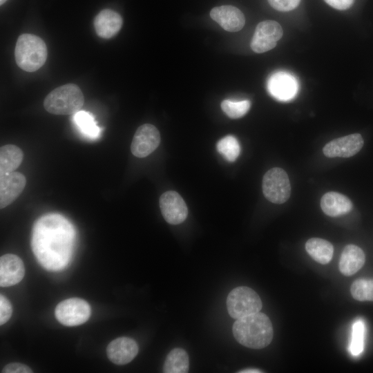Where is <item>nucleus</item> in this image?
<instances>
[{"mask_svg":"<svg viewBox=\"0 0 373 373\" xmlns=\"http://www.w3.org/2000/svg\"><path fill=\"white\" fill-rule=\"evenodd\" d=\"M23 158L22 150L13 144H6L0 149V174L15 171Z\"/></svg>","mask_w":373,"mask_h":373,"instance_id":"aec40b11","label":"nucleus"},{"mask_svg":"<svg viewBox=\"0 0 373 373\" xmlns=\"http://www.w3.org/2000/svg\"><path fill=\"white\" fill-rule=\"evenodd\" d=\"M89 304L79 298H70L60 302L55 307L57 320L66 326H77L86 323L90 316Z\"/></svg>","mask_w":373,"mask_h":373,"instance_id":"0eeeda50","label":"nucleus"},{"mask_svg":"<svg viewBox=\"0 0 373 373\" xmlns=\"http://www.w3.org/2000/svg\"><path fill=\"white\" fill-rule=\"evenodd\" d=\"M75 240L73 224L60 214H45L33 225L32 250L39 264L49 271H59L68 265Z\"/></svg>","mask_w":373,"mask_h":373,"instance_id":"f257e3e1","label":"nucleus"},{"mask_svg":"<svg viewBox=\"0 0 373 373\" xmlns=\"http://www.w3.org/2000/svg\"><path fill=\"white\" fill-rule=\"evenodd\" d=\"M270 6L276 10L287 12L295 9L300 0H267Z\"/></svg>","mask_w":373,"mask_h":373,"instance_id":"cd10ccee","label":"nucleus"},{"mask_svg":"<svg viewBox=\"0 0 373 373\" xmlns=\"http://www.w3.org/2000/svg\"><path fill=\"white\" fill-rule=\"evenodd\" d=\"M84 103V95L79 86L67 84L52 90L46 97L44 106L54 115H72L80 111Z\"/></svg>","mask_w":373,"mask_h":373,"instance_id":"20e7f679","label":"nucleus"},{"mask_svg":"<svg viewBox=\"0 0 373 373\" xmlns=\"http://www.w3.org/2000/svg\"><path fill=\"white\" fill-rule=\"evenodd\" d=\"M249 100L233 101L224 99L221 103V108L230 118L238 119L244 116L249 110Z\"/></svg>","mask_w":373,"mask_h":373,"instance_id":"a878e982","label":"nucleus"},{"mask_svg":"<svg viewBox=\"0 0 373 373\" xmlns=\"http://www.w3.org/2000/svg\"><path fill=\"white\" fill-rule=\"evenodd\" d=\"M25 274L21 259L17 255L7 254L0 258V286L10 287L19 283Z\"/></svg>","mask_w":373,"mask_h":373,"instance_id":"2eb2a0df","label":"nucleus"},{"mask_svg":"<svg viewBox=\"0 0 373 373\" xmlns=\"http://www.w3.org/2000/svg\"><path fill=\"white\" fill-rule=\"evenodd\" d=\"M238 372L240 373H258V372H262V371L258 369L250 368V369H245V370H240Z\"/></svg>","mask_w":373,"mask_h":373,"instance_id":"2f4dec72","label":"nucleus"},{"mask_svg":"<svg viewBox=\"0 0 373 373\" xmlns=\"http://www.w3.org/2000/svg\"><path fill=\"white\" fill-rule=\"evenodd\" d=\"M365 256L363 251L356 245L345 247L339 261V270L345 276L354 274L364 265Z\"/></svg>","mask_w":373,"mask_h":373,"instance_id":"6ab92c4d","label":"nucleus"},{"mask_svg":"<svg viewBox=\"0 0 373 373\" xmlns=\"http://www.w3.org/2000/svg\"><path fill=\"white\" fill-rule=\"evenodd\" d=\"M138 345L128 337H119L112 341L106 348L108 359L117 365L130 363L138 353Z\"/></svg>","mask_w":373,"mask_h":373,"instance_id":"4468645a","label":"nucleus"},{"mask_svg":"<svg viewBox=\"0 0 373 373\" xmlns=\"http://www.w3.org/2000/svg\"><path fill=\"white\" fill-rule=\"evenodd\" d=\"M363 144L362 136L354 133L330 141L323 147V151L328 157H349L356 155Z\"/></svg>","mask_w":373,"mask_h":373,"instance_id":"f8f14e48","label":"nucleus"},{"mask_svg":"<svg viewBox=\"0 0 373 373\" xmlns=\"http://www.w3.org/2000/svg\"><path fill=\"white\" fill-rule=\"evenodd\" d=\"M216 147L218 151L229 162H234L240 152L239 142L233 135H227L220 140Z\"/></svg>","mask_w":373,"mask_h":373,"instance_id":"b1692460","label":"nucleus"},{"mask_svg":"<svg viewBox=\"0 0 373 373\" xmlns=\"http://www.w3.org/2000/svg\"><path fill=\"white\" fill-rule=\"evenodd\" d=\"M73 121L79 131L90 138H97L100 133L92 114L87 111H79L73 115Z\"/></svg>","mask_w":373,"mask_h":373,"instance_id":"5701e85b","label":"nucleus"},{"mask_svg":"<svg viewBox=\"0 0 373 373\" xmlns=\"http://www.w3.org/2000/svg\"><path fill=\"white\" fill-rule=\"evenodd\" d=\"M305 249L314 260L323 265L330 262L334 253L333 245L318 238L309 239L305 244Z\"/></svg>","mask_w":373,"mask_h":373,"instance_id":"412c9836","label":"nucleus"},{"mask_svg":"<svg viewBox=\"0 0 373 373\" xmlns=\"http://www.w3.org/2000/svg\"><path fill=\"white\" fill-rule=\"evenodd\" d=\"M3 373H32V370L26 365L21 363H10L2 370Z\"/></svg>","mask_w":373,"mask_h":373,"instance_id":"c756f323","label":"nucleus"},{"mask_svg":"<svg viewBox=\"0 0 373 373\" xmlns=\"http://www.w3.org/2000/svg\"><path fill=\"white\" fill-rule=\"evenodd\" d=\"M262 303L258 294L248 287L233 289L227 298L229 314L235 319L259 312Z\"/></svg>","mask_w":373,"mask_h":373,"instance_id":"39448f33","label":"nucleus"},{"mask_svg":"<svg viewBox=\"0 0 373 373\" xmlns=\"http://www.w3.org/2000/svg\"><path fill=\"white\" fill-rule=\"evenodd\" d=\"M47 47L39 37L32 34H22L17 41L15 49V61L18 66L27 72L39 69L46 62Z\"/></svg>","mask_w":373,"mask_h":373,"instance_id":"7ed1b4c3","label":"nucleus"},{"mask_svg":"<svg viewBox=\"0 0 373 373\" xmlns=\"http://www.w3.org/2000/svg\"><path fill=\"white\" fill-rule=\"evenodd\" d=\"M160 135L151 124L141 125L136 130L131 145L132 153L137 157H145L159 146Z\"/></svg>","mask_w":373,"mask_h":373,"instance_id":"1a4fd4ad","label":"nucleus"},{"mask_svg":"<svg viewBox=\"0 0 373 373\" xmlns=\"http://www.w3.org/2000/svg\"><path fill=\"white\" fill-rule=\"evenodd\" d=\"M122 23L123 19L120 15L111 9L101 10L93 21L97 35L103 39L114 37L120 30Z\"/></svg>","mask_w":373,"mask_h":373,"instance_id":"f3484780","label":"nucleus"},{"mask_svg":"<svg viewBox=\"0 0 373 373\" xmlns=\"http://www.w3.org/2000/svg\"><path fill=\"white\" fill-rule=\"evenodd\" d=\"M269 94L276 99L282 102L291 100L298 90V83L296 77L286 71H278L272 74L267 81Z\"/></svg>","mask_w":373,"mask_h":373,"instance_id":"9d476101","label":"nucleus"},{"mask_svg":"<svg viewBox=\"0 0 373 373\" xmlns=\"http://www.w3.org/2000/svg\"><path fill=\"white\" fill-rule=\"evenodd\" d=\"M189 369V356L184 350L174 348L167 354L163 366L164 373H186Z\"/></svg>","mask_w":373,"mask_h":373,"instance_id":"4be33fe9","label":"nucleus"},{"mask_svg":"<svg viewBox=\"0 0 373 373\" xmlns=\"http://www.w3.org/2000/svg\"><path fill=\"white\" fill-rule=\"evenodd\" d=\"M365 325L362 321L358 320L352 326V340L350 351L354 356L359 355L363 350Z\"/></svg>","mask_w":373,"mask_h":373,"instance_id":"bb28decb","label":"nucleus"},{"mask_svg":"<svg viewBox=\"0 0 373 373\" xmlns=\"http://www.w3.org/2000/svg\"><path fill=\"white\" fill-rule=\"evenodd\" d=\"M159 203L162 216L168 223L178 224L186 220L187 207L178 192L169 191L162 193Z\"/></svg>","mask_w":373,"mask_h":373,"instance_id":"9b49d317","label":"nucleus"},{"mask_svg":"<svg viewBox=\"0 0 373 373\" xmlns=\"http://www.w3.org/2000/svg\"><path fill=\"white\" fill-rule=\"evenodd\" d=\"M262 192L265 197L273 203L285 202L291 194V184L285 170L278 167L268 170L263 176Z\"/></svg>","mask_w":373,"mask_h":373,"instance_id":"423d86ee","label":"nucleus"},{"mask_svg":"<svg viewBox=\"0 0 373 373\" xmlns=\"http://www.w3.org/2000/svg\"><path fill=\"white\" fill-rule=\"evenodd\" d=\"M232 332L239 343L252 349L267 347L271 342L274 336L270 319L260 312L236 319L233 325Z\"/></svg>","mask_w":373,"mask_h":373,"instance_id":"f03ea898","label":"nucleus"},{"mask_svg":"<svg viewBox=\"0 0 373 373\" xmlns=\"http://www.w3.org/2000/svg\"><path fill=\"white\" fill-rule=\"evenodd\" d=\"M352 297L359 301H373V279H358L351 285Z\"/></svg>","mask_w":373,"mask_h":373,"instance_id":"393cba45","label":"nucleus"},{"mask_svg":"<svg viewBox=\"0 0 373 373\" xmlns=\"http://www.w3.org/2000/svg\"><path fill=\"white\" fill-rule=\"evenodd\" d=\"M354 1V0H325L328 5L339 10H344L350 8L353 4Z\"/></svg>","mask_w":373,"mask_h":373,"instance_id":"7c9ffc66","label":"nucleus"},{"mask_svg":"<svg viewBox=\"0 0 373 373\" xmlns=\"http://www.w3.org/2000/svg\"><path fill=\"white\" fill-rule=\"evenodd\" d=\"M7 0H0V4L3 5Z\"/></svg>","mask_w":373,"mask_h":373,"instance_id":"473e14b6","label":"nucleus"},{"mask_svg":"<svg viewBox=\"0 0 373 373\" xmlns=\"http://www.w3.org/2000/svg\"><path fill=\"white\" fill-rule=\"evenodd\" d=\"M323 211L331 217H338L349 213L353 207L352 202L345 195L330 191L323 195L321 200Z\"/></svg>","mask_w":373,"mask_h":373,"instance_id":"a211bd4d","label":"nucleus"},{"mask_svg":"<svg viewBox=\"0 0 373 373\" xmlns=\"http://www.w3.org/2000/svg\"><path fill=\"white\" fill-rule=\"evenodd\" d=\"M12 307L9 300L3 294L0 295V325L6 323L10 318Z\"/></svg>","mask_w":373,"mask_h":373,"instance_id":"c85d7f7f","label":"nucleus"},{"mask_svg":"<svg viewBox=\"0 0 373 373\" xmlns=\"http://www.w3.org/2000/svg\"><path fill=\"white\" fill-rule=\"evenodd\" d=\"M283 34L281 26L275 21L260 22L253 35L250 46L257 53H262L274 48Z\"/></svg>","mask_w":373,"mask_h":373,"instance_id":"6e6552de","label":"nucleus"},{"mask_svg":"<svg viewBox=\"0 0 373 373\" xmlns=\"http://www.w3.org/2000/svg\"><path fill=\"white\" fill-rule=\"evenodd\" d=\"M26 184L25 175L17 171L0 174V207L12 203L23 191Z\"/></svg>","mask_w":373,"mask_h":373,"instance_id":"ddd939ff","label":"nucleus"},{"mask_svg":"<svg viewBox=\"0 0 373 373\" xmlns=\"http://www.w3.org/2000/svg\"><path fill=\"white\" fill-rule=\"evenodd\" d=\"M211 18L216 21L224 30L229 32L240 30L245 23L243 13L233 6H221L215 7L210 11Z\"/></svg>","mask_w":373,"mask_h":373,"instance_id":"dca6fc26","label":"nucleus"}]
</instances>
